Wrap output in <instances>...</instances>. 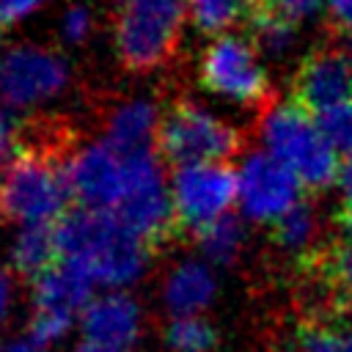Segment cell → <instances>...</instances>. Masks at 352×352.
<instances>
[{
	"label": "cell",
	"mask_w": 352,
	"mask_h": 352,
	"mask_svg": "<svg viewBox=\"0 0 352 352\" xmlns=\"http://www.w3.org/2000/svg\"><path fill=\"white\" fill-rule=\"evenodd\" d=\"M55 234L63 261L80 267L94 283L113 286L116 292L135 283L151 256V245L110 212H69L55 226Z\"/></svg>",
	"instance_id": "1"
},
{
	"label": "cell",
	"mask_w": 352,
	"mask_h": 352,
	"mask_svg": "<svg viewBox=\"0 0 352 352\" xmlns=\"http://www.w3.org/2000/svg\"><path fill=\"white\" fill-rule=\"evenodd\" d=\"M258 140L267 154L280 160L302 187H330L338 182V151L327 143L314 113L297 102L270 104L258 121Z\"/></svg>",
	"instance_id": "2"
},
{
	"label": "cell",
	"mask_w": 352,
	"mask_h": 352,
	"mask_svg": "<svg viewBox=\"0 0 352 352\" xmlns=\"http://www.w3.org/2000/svg\"><path fill=\"white\" fill-rule=\"evenodd\" d=\"M69 198L63 168L41 151H22L0 182V214L22 226H55L66 217Z\"/></svg>",
	"instance_id": "3"
},
{
	"label": "cell",
	"mask_w": 352,
	"mask_h": 352,
	"mask_svg": "<svg viewBox=\"0 0 352 352\" xmlns=\"http://www.w3.org/2000/svg\"><path fill=\"white\" fill-rule=\"evenodd\" d=\"M110 214H116L132 234H138L148 245H157L173 234V195L165 184L160 157L151 148L124 157V187Z\"/></svg>",
	"instance_id": "4"
},
{
	"label": "cell",
	"mask_w": 352,
	"mask_h": 352,
	"mask_svg": "<svg viewBox=\"0 0 352 352\" xmlns=\"http://www.w3.org/2000/svg\"><path fill=\"white\" fill-rule=\"evenodd\" d=\"M184 0H126L118 6L116 50L126 69L148 72L162 66L179 38Z\"/></svg>",
	"instance_id": "5"
},
{
	"label": "cell",
	"mask_w": 352,
	"mask_h": 352,
	"mask_svg": "<svg viewBox=\"0 0 352 352\" xmlns=\"http://www.w3.org/2000/svg\"><path fill=\"white\" fill-rule=\"evenodd\" d=\"M239 132L195 102H179L160 124L157 146L176 168L223 162L239 151Z\"/></svg>",
	"instance_id": "6"
},
{
	"label": "cell",
	"mask_w": 352,
	"mask_h": 352,
	"mask_svg": "<svg viewBox=\"0 0 352 352\" xmlns=\"http://www.w3.org/2000/svg\"><path fill=\"white\" fill-rule=\"evenodd\" d=\"M201 82L212 94L236 104H261L270 94L258 50L234 33H223L206 47L201 58Z\"/></svg>",
	"instance_id": "7"
},
{
	"label": "cell",
	"mask_w": 352,
	"mask_h": 352,
	"mask_svg": "<svg viewBox=\"0 0 352 352\" xmlns=\"http://www.w3.org/2000/svg\"><path fill=\"white\" fill-rule=\"evenodd\" d=\"M176 220L192 231L231 214V204L239 195L236 170L226 162H198L182 165L170 182Z\"/></svg>",
	"instance_id": "8"
},
{
	"label": "cell",
	"mask_w": 352,
	"mask_h": 352,
	"mask_svg": "<svg viewBox=\"0 0 352 352\" xmlns=\"http://www.w3.org/2000/svg\"><path fill=\"white\" fill-rule=\"evenodd\" d=\"M236 204L242 214L256 223L275 226L286 212H292L302 201V182L264 148L242 160L236 170Z\"/></svg>",
	"instance_id": "9"
},
{
	"label": "cell",
	"mask_w": 352,
	"mask_h": 352,
	"mask_svg": "<svg viewBox=\"0 0 352 352\" xmlns=\"http://www.w3.org/2000/svg\"><path fill=\"white\" fill-rule=\"evenodd\" d=\"M69 66L50 50L14 47L0 60V96L8 107H30L63 91Z\"/></svg>",
	"instance_id": "10"
},
{
	"label": "cell",
	"mask_w": 352,
	"mask_h": 352,
	"mask_svg": "<svg viewBox=\"0 0 352 352\" xmlns=\"http://www.w3.org/2000/svg\"><path fill=\"white\" fill-rule=\"evenodd\" d=\"M63 176L80 209L113 212L124 187V157L104 140L91 143L63 162Z\"/></svg>",
	"instance_id": "11"
},
{
	"label": "cell",
	"mask_w": 352,
	"mask_h": 352,
	"mask_svg": "<svg viewBox=\"0 0 352 352\" xmlns=\"http://www.w3.org/2000/svg\"><path fill=\"white\" fill-rule=\"evenodd\" d=\"M294 102L314 116L352 102V60L338 50L314 52L294 77Z\"/></svg>",
	"instance_id": "12"
},
{
	"label": "cell",
	"mask_w": 352,
	"mask_h": 352,
	"mask_svg": "<svg viewBox=\"0 0 352 352\" xmlns=\"http://www.w3.org/2000/svg\"><path fill=\"white\" fill-rule=\"evenodd\" d=\"M140 305L124 292H107L94 297L80 314V327L88 344L107 349H129L140 336Z\"/></svg>",
	"instance_id": "13"
},
{
	"label": "cell",
	"mask_w": 352,
	"mask_h": 352,
	"mask_svg": "<svg viewBox=\"0 0 352 352\" xmlns=\"http://www.w3.org/2000/svg\"><path fill=\"white\" fill-rule=\"evenodd\" d=\"M91 289L94 280L80 267L58 258L33 280V311L74 319L94 300Z\"/></svg>",
	"instance_id": "14"
},
{
	"label": "cell",
	"mask_w": 352,
	"mask_h": 352,
	"mask_svg": "<svg viewBox=\"0 0 352 352\" xmlns=\"http://www.w3.org/2000/svg\"><path fill=\"white\" fill-rule=\"evenodd\" d=\"M217 294V278L204 258H187L176 264L162 286V302L173 319L198 316Z\"/></svg>",
	"instance_id": "15"
},
{
	"label": "cell",
	"mask_w": 352,
	"mask_h": 352,
	"mask_svg": "<svg viewBox=\"0 0 352 352\" xmlns=\"http://www.w3.org/2000/svg\"><path fill=\"white\" fill-rule=\"evenodd\" d=\"M154 135H160V113L148 99H132L113 110L104 132V143L121 157L151 148Z\"/></svg>",
	"instance_id": "16"
},
{
	"label": "cell",
	"mask_w": 352,
	"mask_h": 352,
	"mask_svg": "<svg viewBox=\"0 0 352 352\" xmlns=\"http://www.w3.org/2000/svg\"><path fill=\"white\" fill-rule=\"evenodd\" d=\"M55 226H22L16 231L11 242V267L19 275H28L36 280L44 270H50L60 258Z\"/></svg>",
	"instance_id": "17"
},
{
	"label": "cell",
	"mask_w": 352,
	"mask_h": 352,
	"mask_svg": "<svg viewBox=\"0 0 352 352\" xmlns=\"http://www.w3.org/2000/svg\"><path fill=\"white\" fill-rule=\"evenodd\" d=\"M195 239H198V248L206 256V261H212V264H231L242 253L245 226H242L239 217L226 214V217H220V220L198 228L195 231Z\"/></svg>",
	"instance_id": "18"
},
{
	"label": "cell",
	"mask_w": 352,
	"mask_h": 352,
	"mask_svg": "<svg viewBox=\"0 0 352 352\" xmlns=\"http://www.w3.org/2000/svg\"><path fill=\"white\" fill-rule=\"evenodd\" d=\"M275 242L280 250L292 253V256H302L314 248L316 236H319V214L311 204L300 201L292 212H286L278 223H275Z\"/></svg>",
	"instance_id": "19"
},
{
	"label": "cell",
	"mask_w": 352,
	"mask_h": 352,
	"mask_svg": "<svg viewBox=\"0 0 352 352\" xmlns=\"http://www.w3.org/2000/svg\"><path fill=\"white\" fill-rule=\"evenodd\" d=\"M250 30H253L256 50L270 58H283L297 41V25L286 22L283 16L264 8L261 3L250 11Z\"/></svg>",
	"instance_id": "20"
},
{
	"label": "cell",
	"mask_w": 352,
	"mask_h": 352,
	"mask_svg": "<svg viewBox=\"0 0 352 352\" xmlns=\"http://www.w3.org/2000/svg\"><path fill=\"white\" fill-rule=\"evenodd\" d=\"M184 3L198 30L220 33V36L253 6V0H184Z\"/></svg>",
	"instance_id": "21"
},
{
	"label": "cell",
	"mask_w": 352,
	"mask_h": 352,
	"mask_svg": "<svg viewBox=\"0 0 352 352\" xmlns=\"http://www.w3.org/2000/svg\"><path fill=\"white\" fill-rule=\"evenodd\" d=\"M165 344L170 352H212L217 333L201 316H179L165 327Z\"/></svg>",
	"instance_id": "22"
},
{
	"label": "cell",
	"mask_w": 352,
	"mask_h": 352,
	"mask_svg": "<svg viewBox=\"0 0 352 352\" xmlns=\"http://www.w3.org/2000/svg\"><path fill=\"white\" fill-rule=\"evenodd\" d=\"M297 352H352V327L311 324L300 330Z\"/></svg>",
	"instance_id": "23"
},
{
	"label": "cell",
	"mask_w": 352,
	"mask_h": 352,
	"mask_svg": "<svg viewBox=\"0 0 352 352\" xmlns=\"http://www.w3.org/2000/svg\"><path fill=\"white\" fill-rule=\"evenodd\" d=\"M327 143L338 151V154H352V102L338 104L322 116H316Z\"/></svg>",
	"instance_id": "24"
},
{
	"label": "cell",
	"mask_w": 352,
	"mask_h": 352,
	"mask_svg": "<svg viewBox=\"0 0 352 352\" xmlns=\"http://www.w3.org/2000/svg\"><path fill=\"white\" fill-rule=\"evenodd\" d=\"M324 280L344 297H352V239H341L336 248H330L324 261Z\"/></svg>",
	"instance_id": "25"
},
{
	"label": "cell",
	"mask_w": 352,
	"mask_h": 352,
	"mask_svg": "<svg viewBox=\"0 0 352 352\" xmlns=\"http://www.w3.org/2000/svg\"><path fill=\"white\" fill-rule=\"evenodd\" d=\"M22 124L11 110H0V170L6 173L22 157Z\"/></svg>",
	"instance_id": "26"
},
{
	"label": "cell",
	"mask_w": 352,
	"mask_h": 352,
	"mask_svg": "<svg viewBox=\"0 0 352 352\" xmlns=\"http://www.w3.org/2000/svg\"><path fill=\"white\" fill-rule=\"evenodd\" d=\"M261 6L275 11L286 22L300 25V22H308V19L319 16V11L327 8V0H261Z\"/></svg>",
	"instance_id": "27"
},
{
	"label": "cell",
	"mask_w": 352,
	"mask_h": 352,
	"mask_svg": "<svg viewBox=\"0 0 352 352\" xmlns=\"http://www.w3.org/2000/svg\"><path fill=\"white\" fill-rule=\"evenodd\" d=\"M91 28H94V16H91V11L82 8V6H72V8L63 14V19H60V36H63L69 44L85 41L88 33H91Z\"/></svg>",
	"instance_id": "28"
},
{
	"label": "cell",
	"mask_w": 352,
	"mask_h": 352,
	"mask_svg": "<svg viewBox=\"0 0 352 352\" xmlns=\"http://www.w3.org/2000/svg\"><path fill=\"white\" fill-rule=\"evenodd\" d=\"M41 0H0V25H14L33 14Z\"/></svg>",
	"instance_id": "29"
},
{
	"label": "cell",
	"mask_w": 352,
	"mask_h": 352,
	"mask_svg": "<svg viewBox=\"0 0 352 352\" xmlns=\"http://www.w3.org/2000/svg\"><path fill=\"white\" fill-rule=\"evenodd\" d=\"M327 11L336 19V25L352 30V0H327Z\"/></svg>",
	"instance_id": "30"
},
{
	"label": "cell",
	"mask_w": 352,
	"mask_h": 352,
	"mask_svg": "<svg viewBox=\"0 0 352 352\" xmlns=\"http://www.w3.org/2000/svg\"><path fill=\"white\" fill-rule=\"evenodd\" d=\"M338 190H341V195H344V201H346V206H352V154H346L344 160H341V168H338Z\"/></svg>",
	"instance_id": "31"
},
{
	"label": "cell",
	"mask_w": 352,
	"mask_h": 352,
	"mask_svg": "<svg viewBox=\"0 0 352 352\" xmlns=\"http://www.w3.org/2000/svg\"><path fill=\"white\" fill-rule=\"evenodd\" d=\"M11 300H14V280L6 270H0V322H6L11 311Z\"/></svg>",
	"instance_id": "32"
},
{
	"label": "cell",
	"mask_w": 352,
	"mask_h": 352,
	"mask_svg": "<svg viewBox=\"0 0 352 352\" xmlns=\"http://www.w3.org/2000/svg\"><path fill=\"white\" fill-rule=\"evenodd\" d=\"M0 352H44V346H38L30 338H14V341L0 344Z\"/></svg>",
	"instance_id": "33"
},
{
	"label": "cell",
	"mask_w": 352,
	"mask_h": 352,
	"mask_svg": "<svg viewBox=\"0 0 352 352\" xmlns=\"http://www.w3.org/2000/svg\"><path fill=\"white\" fill-rule=\"evenodd\" d=\"M341 226H344L346 239H352V206H346V212L341 214Z\"/></svg>",
	"instance_id": "34"
},
{
	"label": "cell",
	"mask_w": 352,
	"mask_h": 352,
	"mask_svg": "<svg viewBox=\"0 0 352 352\" xmlns=\"http://www.w3.org/2000/svg\"><path fill=\"white\" fill-rule=\"evenodd\" d=\"M77 352H118V349H107V346H96V344L82 341V344L77 346Z\"/></svg>",
	"instance_id": "35"
},
{
	"label": "cell",
	"mask_w": 352,
	"mask_h": 352,
	"mask_svg": "<svg viewBox=\"0 0 352 352\" xmlns=\"http://www.w3.org/2000/svg\"><path fill=\"white\" fill-rule=\"evenodd\" d=\"M113 3H116V6H124V3H126V0H113Z\"/></svg>",
	"instance_id": "36"
}]
</instances>
